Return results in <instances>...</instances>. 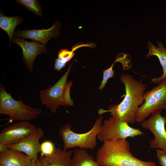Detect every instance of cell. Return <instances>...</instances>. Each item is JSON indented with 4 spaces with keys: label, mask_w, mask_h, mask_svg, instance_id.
<instances>
[{
    "label": "cell",
    "mask_w": 166,
    "mask_h": 166,
    "mask_svg": "<svg viewBox=\"0 0 166 166\" xmlns=\"http://www.w3.org/2000/svg\"><path fill=\"white\" fill-rule=\"evenodd\" d=\"M144 134L139 129L130 126L125 121L112 116L104 120L97 137L103 142L114 138L126 139L128 137L134 138Z\"/></svg>",
    "instance_id": "7"
},
{
    "label": "cell",
    "mask_w": 166,
    "mask_h": 166,
    "mask_svg": "<svg viewBox=\"0 0 166 166\" xmlns=\"http://www.w3.org/2000/svg\"><path fill=\"white\" fill-rule=\"evenodd\" d=\"M72 65H70L66 71L54 85L39 91L41 103L45 105L53 113H55L59 106L67 107L73 105L70 96V89L73 83L67 82Z\"/></svg>",
    "instance_id": "3"
},
{
    "label": "cell",
    "mask_w": 166,
    "mask_h": 166,
    "mask_svg": "<svg viewBox=\"0 0 166 166\" xmlns=\"http://www.w3.org/2000/svg\"><path fill=\"white\" fill-rule=\"evenodd\" d=\"M97 152L96 161L100 166H156L135 157L126 139L114 138L103 142Z\"/></svg>",
    "instance_id": "2"
},
{
    "label": "cell",
    "mask_w": 166,
    "mask_h": 166,
    "mask_svg": "<svg viewBox=\"0 0 166 166\" xmlns=\"http://www.w3.org/2000/svg\"><path fill=\"white\" fill-rule=\"evenodd\" d=\"M36 127L29 121L8 126L0 133V143L8 146L15 144L34 132Z\"/></svg>",
    "instance_id": "9"
},
{
    "label": "cell",
    "mask_w": 166,
    "mask_h": 166,
    "mask_svg": "<svg viewBox=\"0 0 166 166\" xmlns=\"http://www.w3.org/2000/svg\"><path fill=\"white\" fill-rule=\"evenodd\" d=\"M147 44L149 52L145 55L146 58L152 56L157 57L163 68V74L161 77L151 79L152 83L159 84L162 79L166 78V49L164 46L163 43L158 40L157 41L156 43L158 47L149 41L148 42Z\"/></svg>",
    "instance_id": "15"
},
{
    "label": "cell",
    "mask_w": 166,
    "mask_h": 166,
    "mask_svg": "<svg viewBox=\"0 0 166 166\" xmlns=\"http://www.w3.org/2000/svg\"><path fill=\"white\" fill-rule=\"evenodd\" d=\"M0 166H2L0 165Z\"/></svg>",
    "instance_id": "26"
},
{
    "label": "cell",
    "mask_w": 166,
    "mask_h": 166,
    "mask_svg": "<svg viewBox=\"0 0 166 166\" xmlns=\"http://www.w3.org/2000/svg\"><path fill=\"white\" fill-rule=\"evenodd\" d=\"M144 101L136 111L135 122L142 123L153 113L166 109V78L162 79L157 86L145 92Z\"/></svg>",
    "instance_id": "6"
},
{
    "label": "cell",
    "mask_w": 166,
    "mask_h": 166,
    "mask_svg": "<svg viewBox=\"0 0 166 166\" xmlns=\"http://www.w3.org/2000/svg\"><path fill=\"white\" fill-rule=\"evenodd\" d=\"M116 63V62L114 61L109 68L103 71V79L99 87V90H101L103 89L105 86L109 78L113 77L115 73L113 68L114 64Z\"/></svg>",
    "instance_id": "22"
},
{
    "label": "cell",
    "mask_w": 166,
    "mask_h": 166,
    "mask_svg": "<svg viewBox=\"0 0 166 166\" xmlns=\"http://www.w3.org/2000/svg\"><path fill=\"white\" fill-rule=\"evenodd\" d=\"M131 58L128 54L124 53H121L117 55L115 61L121 62L123 66V70L129 69L132 67V63L131 62Z\"/></svg>",
    "instance_id": "21"
},
{
    "label": "cell",
    "mask_w": 166,
    "mask_h": 166,
    "mask_svg": "<svg viewBox=\"0 0 166 166\" xmlns=\"http://www.w3.org/2000/svg\"><path fill=\"white\" fill-rule=\"evenodd\" d=\"M31 160L21 152L11 149L0 153V165L2 166H30Z\"/></svg>",
    "instance_id": "14"
},
{
    "label": "cell",
    "mask_w": 166,
    "mask_h": 166,
    "mask_svg": "<svg viewBox=\"0 0 166 166\" xmlns=\"http://www.w3.org/2000/svg\"><path fill=\"white\" fill-rule=\"evenodd\" d=\"M125 87V95L118 104L109 105V109H103V113L110 112L112 116L128 123L135 124V116L138 108L144 102V94L147 85L134 79L130 74H124L120 77Z\"/></svg>",
    "instance_id": "1"
},
{
    "label": "cell",
    "mask_w": 166,
    "mask_h": 166,
    "mask_svg": "<svg viewBox=\"0 0 166 166\" xmlns=\"http://www.w3.org/2000/svg\"><path fill=\"white\" fill-rule=\"evenodd\" d=\"M70 166H100L86 149L76 148Z\"/></svg>",
    "instance_id": "16"
},
{
    "label": "cell",
    "mask_w": 166,
    "mask_h": 166,
    "mask_svg": "<svg viewBox=\"0 0 166 166\" xmlns=\"http://www.w3.org/2000/svg\"><path fill=\"white\" fill-rule=\"evenodd\" d=\"M11 43L18 44L22 48L23 61L31 73L33 71L34 62L36 57L39 54L47 53L45 46L38 42H28L24 38L14 36Z\"/></svg>",
    "instance_id": "11"
},
{
    "label": "cell",
    "mask_w": 166,
    "mask_h": 166,
    "mask_svg": "<svg viewBox=\"0 0 166 166\" xmlns=\"http://www.w3.org/2000/svg\"><path fill=\"white\" fill-rule=\"evenodd\" d=\"M103 118L100 116L96 120L93 126L88 132L83 133H77L71 130L69 124H65L61 128L59 134L63 144V149L74 147L85 149L94 150L97 147L96 138L100 131Z\"/></svg>",
    "instance_id": "5"
},
{
    "label": "cell",
    "mask_w": 166,
    "mask_h": 166,
    "mask_svg": "<svg viewBox=\"0 0 166 166\" xmlns=\"http://www.w3.org/2000/svg\"><path fill=\"white\" fill-rule=\"evenodd\" d=\"M23 19L20 16L8 17L5 16L2 12L0 14V27L6 31L9 38L10 45L14 33L17 26L21 24Z\"/></svg>",
    "instance_id": "17"
},
{
    "label": "cell",
    "mask_w": 166,
    "mask_h": 166,
    "mask_svg": "<svg viewBox=\"0 0 166 166\" xmlns=\"http://www.w3.org/2000/svg\"><path fill=\"white\" fill-rule=\"evenodd\" d=\"M42 113L41 109L25 104L20 97L19 101L14 99L4 85L0 84V114L9 117L6 124L15 120L25 121L35 119Z\"/></svg>",
    "instance_id": "4"
},
{
    "label": "cell",
    "mask_w": 166,
    "mask_h": 166,
    "mask_svg": "<svg viewBox=\"0 0 166 166\" xmlns=\"http://www.w3.org/2000/svg\"><path fill=\"white\" fill-rule=\"evenodd\" d=\"M16 2L24 7L35 14L42 17L43 14L41 6L37 0H17Z\"/></svg>",
    "instance_id": "18"
},
{
    "label": "cell",
    "mask_w": 166,
    "mask_h": 166,
    "mask_svg": "<svg viewBox=\"0 0 166 166\" xmlns=\"http://www.w3.org/2000/svg\"><path fill=\"white\" fill-rule=\"evenodd\" d=\"M45 135L42 128L40 127L18 142L7 146L8 149L23 152L32 159H38L40 152L39 141Z\"/></svg>",
    "instance_id": "10"
},
{
    "label": "cell",
    "mask_w": 166,
    "mask_h": 166,
    "mask_svg": "<svg viewBox=\"0 0 166 166\" xmlns=\"http://www.w3.org/2000/svg\"><path fill=\"white\" fill-rule=\"evenodd\" d=\"M60 24L56 22L52 26L47 29L18 30L15 31L14 36L24 38H29L39 42L45 46L52 38H55L59 35Z\"/></svg>",
    "instance_id": "12"
},
{
    "label": "cell",
    "mask_w": 166,
    "mask_h": 166,
    "mask_svg": "<svg viewBox=\"0 0 166 166\" xmlns=\"http://www.w3.org/2000/svg\"><path fill=\"white\" fill-rule=\"evenodd\" d=\"M162 111L152 114L149 119L141 123V126L143 128L149 130L154 136V138L149 141L150 148L160 149L166 152V116L162 115Z\"/></svg>",
    "instance_id": "8"
},
{
    "label": "cell",
    "mask_w": 166,
    "mask_h": 166,
    "mask_svg": "<svg viewBox=\"0 0 166 166\" xmlns=\"http://www.w3.org/2000/svg\"><path fill=\"white\" fill-rule=\"evenodd\" d=\"M156 153L159 164L161 166H166V152L161 150L157 149Z\"/></svg>",
    "instance_id": "23"
},
{
    "label": "cell",
    "mask_w": 166,
    "mask_h": 166,
    "mask_svg": "<svg viewBox=\"0 0 166 166\" xmlns=\"http://www.w3.org/2000/svg\"><path fill=\"white\" fill-rule=\"evenodd\" d=\"M56 148L51 141L46 140L43 142L40 145V157L49 156L52 155L55 152Z\"/></svg>",
    "instance_id": "20"
},
{
    "label": "cell",
    "mask_w": 166,
    "mask_h": 166,
    "mask_svg": "<svg viewBox=\"0 0 166 166\" xmlns=\"http://www.w3.org/2000/svg\"><path fill=\"white\" fill-rule=\"evenodd\" d=\"M73 151L56 148L52 155L40 157L43 166H70Z\"/></svg>",
    "instance_id": "13"
},
{
    "label": "cell",
    "mask_w": 166,
    "mask_h": 166,
    "mask_svg": "<svg viewBox=\"0 0 166 166\" xmlns=\"http://www.w3.org/2000/svg\"><path fill=\"white\" fill-rule=\"evenodd\" d=\"M30 166H43V165L38 159H31Z\"/></svg>",
    "instance_id": "24"
},
{
    "label": "cell",
    "mask_w": 166,
    "mask_h": 166,
    "mask_svg": "<svg viewBox=\"0 0 166 166\" xmlns=\"http://www.w3.org/2000/svg\"><path fill=\"white\" fill-rule=\"evenodd\" d=\"M8 149L6 145L0 143V153L6 151Z\"/></svg>",
    "instance_id": "25"
},
{
    "label": "cell",
    "mask_w": 166,
    "mask_h": 166,
    "mask_svg": "<svg viewBox=\"0 0 166 166\" xmlns=\"http://www.w3.org/2000/svg\"><path fill=\"white\" fill-rule=\"evenodd\" d=\"M89 45L87 44L78 45L74 46L72 51L67 49H61L59 51L58 54V58L57 59L61 63L65 65L66 63L69 61L74 56V51L76 49L80 47L89 46Z\"/></svg>",
    "instance_id": "19"
}]
</instances>
